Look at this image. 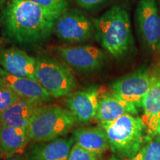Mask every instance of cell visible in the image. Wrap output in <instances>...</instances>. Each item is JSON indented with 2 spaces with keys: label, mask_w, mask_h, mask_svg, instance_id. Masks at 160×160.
<instances>
[{
  "label": "cell",
  "mask_w": 160,
  "mask_h": 160,
  "mask_svg": "<svg viewBox=\"0 0 160 160\" xmlns=\"http://www.w3.org/2000/svg\"><path fill=\"white\" fill-rule=\"evenodd\" d=\"M142 119L146 127L147 139L156 135L160 123V74H155L154 79L143 99Z\"/></svg>",
  "instance_id": "obj_14"
},
{
  "label": "cell",
  "mask_w": 160,
  "mask_h": 160,
  "mask_svg": "<svg viewBox=\"0 0 160 160\" xmlns=\"http://www.w3.org/2000/svg\"><path fill=\"white\" fill-rule=\"evenodd\" d=\"M76 122L68 109L57 105H42L32 116L26 131L31 142H47L65 135Z\"/></svg>",
  "instance_id": "obj_4"
},
{
  "label": "cell",
  "mask_w": 160,
  "mask_h": 160,
  "mask_svg": "<svg viewBox=\"0 0 160 160\" xmlns=\"http://www.w3.org/2000/svg\"><path fill=\"white\" fill-rule=\"evenodd\" d=\"M53 33L64 43L79 45L94 37L95 28L93 20L83 11L68 8L57 19Z\"/></svg>",
  "instance_id": "obj_6"
},
{
  "label": "cell",
  "mask_w": 160,
  "mask_h": 160,
  "mask_svg": "<svg viewBox=\"0 0 160 160\" xmlns=\"http://www.w3.org/2000/svg\"><path fill=\"white\" fill-rule=\"evenodd\" d=\"M52 51L73 71L81 73L99 71L107 60L102 50L91 45L54 46Z\"/></svg>",
  "instance_id": "obj_7"
},
{
  "label": "cell",
  "mask_w": 160,
  "mask_h": 160,
  "mask_svg": "<svg viewBox=\"0 0 160 160\" xmlns=\"http://www.w3.org/2000/svg\"><path fill=\"white\" fill-rule=\"evenodd\" d=\"M93 22L95 39L108 53L115 58L128 53L133 37L129 13L124 6H113Z\"/></svg>",
  "instance_id": "obj_2"
},
{
  "label": "cell",
  "mask_w": 160,
  "mask_h": 160,
  "mask_svg": "<svg viewBox=\"0 0 160 160\" xmlns=\"http://www.w3.org/2000/svg\"><path fill=\"white\" fill-rule=\"evenodd\" d=\"M30 142L26 128L2 125L0 131V159L4 160L23 154Z\"/></svg>",
  "instance_id": "obj_16"
},
{
  "label": "cell",
  "mask_w": 160,
  "mask_h": 160,
  "mask_svg": "<svg viewBox=\"0 0 160 160\" xmlns=\"http://www.w3.org/2000/svg\"><path fill=\"white\" fill-rule=\"evenodd\" d=\"M42 104L19 99L5 111L0 113V122L3 126L27 128L32 116Z\"/></svg>",
  "instance_id": "obj_18"
},
{
  "label": "cell",
  "mask_w": 160,
  "mask_h": 160,
  "mask_svg": "<svg viewBox=\"0 0 160 160\" xmlns=\"http://www.w3.org/2000/svg\"><path fill=\"white\" fill-rule=\"evenodd\" d=\"M0 84L11 90L21 99L43 105L52 99L51 96L36 79L10 74L1 68Z\"/></svg>",
  "instance_id": "obj_10"
},
{
  "label": "cell",
  "mask_w": 160,
  "mask_h": 160,
  "mask_svg": "<svg viewBox=\"0 0 160 160\" xmlns=\"http://www.w3.org/2000/svg\"><path fill=\"white\" fill-rule=\"evenodd\" d=\"M60 14L29 0H8L0 11L2 33L17 45H41L53 33Z\"/></svg>",
  "instance_id": "obj_1"
},
{
  "label": "cell",
  "mask_w": 160,
  "mask_h": 160,
  "mask_svg": "<svg viewBox=\"0 0 160 160\" xmlns=\"http://www.w3.org/2000/svg\"><path fill=\"white\" fill-rule=\"evenodd\" d=\"M99 96V88L94 86L73 91L66 97V107L74 117L76 121L88 122L96 119Z\"/></svg>",
  "instance_id": "obj_11"
},
{
  "label": "cell",
  "mask_w": 160,
  "mask_h": 160,
  "mask_svg": "<svg viewBox=\"0 0 160 160\" xmlns=\"http://www.w3.org/2000/svg\"><path fill=\"white\" fill-rule=\"evenodd\" d=\"M100 155L92 153L74 144L68 160H99Z\"/></svg>",
  "instance_id": "obj_22"
},
{
  "label": "cell",
  "mask_w": 160,
  "mask_h": 160,
  "mask_svg": "<svg viewBox=\"0 0 160 160\" xmlns=\"http://www.w3.org/2000/svg\"><path fill=\"white\" fill-rule=\"evenodd\" d=\"M35 79L52 98L67 97L77 86L73 69L59 57H38Z\"/></svg>",
  "instance_id": "obj_5"
},
{
  "label": "cell",
  "mask_w": 160,
  "mask_h": 160,
  "mask_svg": "<svg viewBox=\"0 0 160 160\" xmlns=\"http://www.w3.org/2000/svg\"><path fill=\"white\" fill-rule=\"evenodd\" d=\"M76 145L101 156L109 148L107 136L101 127L79 128L73 131Z\"/></svg>",
  "instance_id": "obj_17"
},
{
  "label": "cell",
  "mask_w": 160,
  "mask_h": 160,
  "mask_svg": "<svg viewBox=\"0 0 160 160\" xmlns=\"http://www.w3.org/2000/svg\"><path fill=\"white\" fill-rule=\"evenodd\" d=\"M108 0H75L78 5L85 11H91L105 4Z\"/></svg>",
  "instance_id": "obj_23"
},
{
  "label": "cell",
  "mask_w": 160,
  "mask_h": 160,
  "mask_svg": "<svg viewBox=\"0 0 160 160\" xmlns=\"http://www.w3.org/2000/svg\"><path fill=\"white\" fill-rule=\"evenodd\" d=\"M19 99H21L11 90L0 84V113L5 111Z\"/></svg>",
  "instance_id": "obj_21"
},
{
  "label": "cell",
  "mask_w": 160,
  "mask_h": 160,
  "mask_svg": "<svg viewBox=\"0 0 160 160\" xmlns=\"http://www.w3.org/2000/svg\"><path fill=\"white\" fill-rule=\"evenodd\" d=\"M154 77L155 73L148 70H137L113 82L110 86L111 92L139 111Z\"/></svg>",
  "instance_id": "obj_8"
},
{
  "label": "cell",
  "mask_w": 160,
  "mask_h": 160,
  "mask_svg": "<svg viewBox=\"0 0 160 160\" xmlns=\"http://www.w3.org/2000/svg\"><path fill=\"white\" fill-rule=\"evenodd\" d=\"M108 160H121V159H119V158H118L116 155H113V156H112V157L110 158Z\"/></svg>",
  "instance_id": "obj_28"
},
{
  "label": "cell",
  "mask_w": 160,
  "mask_h": 160,
  "mask_svg": "<svg viewBox=\"0 0 160 160\" xmlns=\"http://www.w3.org/2000/svg\"><path fill=\"white\" fill-rule=\"evenodd\" d=\"M4 160H27V159H26V157L25 156H23L22 154H18Z\"/></svg>",
  "instance_id": "obj_24"
},
{
  "label": "cell",
  "mask_w": 160,
  "mask_h": 160,
  "mask_svg": "<svg viewBox=\"0 0 160 160\" xmlns=\"http://www.w3.org/2000/svg\"><path fill=\"white\" fill-rule=\"evenodd\" d=\"M154 137H157L160 138V123H159V126H158L157 130V133H156V135L154 136Z\"/></svg>",
  "instance_id": "obj_27"
},
{
  "label": "cell",
  "mask_w": 160,
  "mask_h": 160,
  "mask_svg": "<svg viewBox=\"0 0 160 160\" xmlns=\"http://www.w3.org/2000/svg\"><path fill=\"white\" fill-rule=\"evenodd\" d=\"M137 31L143 45L151 51L160 48V16L156 0H139L135 11Z\"/></svg>",
  "instance_id": "obj_9"
},
{
  "label": "cell",
  "mask_w": 160,
  "mask_h": 160,
  "mask_svg": "<svg viewBox=\"0 0 160 160\" xmlns=\"http://www.w3.org/2000/svg\"><path fill=\"white\" fill-rule=\"evenodd\" d=\"M2 125L1 122H0V131H1V128H2Z\"/></svg>",
  "instance_id": "obj_29"
},
{
  "label": "cell",
  "mask_w": 160,
  "mask_h": 160,
  "mask_svg": "<svg viewBox=\"0 0 160 160\" xmlns=\"http://www.w3.org/2000/svg\"><path fill=\"white\" fill-rule=\"evenodd\" d=\"M8 0H0V11L3 8V7L6 5Z\"/></svg>",
  "instance_id": "obj_26"
},
{
  "label": "cell",
  "mask_w": 160,
  "mask_h": 160,
  "mask_svg": "<svg viewBox=\"0 0 160 160\" xmlns=\"http://www.w3.org/2000/svg\"><path fill=\"white\" fill-rule=\"evenodd\" d=\"M129 160H143V157H142V151H140L134 157H133L132 159H129Z\"/></svg>",
  "instance_id": "obj_25"
},
{
  "label": "cell",
  "mask_w": 160,
  "mask_h": 160,
  "mask_svg": "<svg viewBox=\"0 0 160 160\" xmlns=\"http://www.w3.org/2000/svg\"><path fill=\"white\" fill-rule=\"evenodd\" d=\"M139 110L134 105L120 99L113 93H105L99 96L96 119L99 123L112 122L122 116L137 115Z\"/></svg>",
  "instance_id": "obj_15"
},
{
  "label": "cell",
  "mask_w": 160,
  "mask_h": 160,
  "mask_svg": "<svg viewBox=\"0 0 160 160\" xmlns=\"http://www.w3.org/2000/svg\"><path fill=\"white\" fill-rule=\"evenodd\" d=\"M74 139L62 138L42 142H35L29 148L27 160H68L71 150L74 145Z\"/></svg>",
  "instance_id": "obj_13"
},
{
  "label": "cell",
  "mask_w": 160,
  "mask_h": 160,
  "mask_svg": "<svg viewBox=\"0 0 160 160\" xmlns=\"http://www.w3.org/2000/svg\"><path fill=\"white\" fill-rule=\"evenodd\" d=\"M146 142L141 150L143 160H160V138L153 137Z\"/></svg>",
  "instance_id": "obj_19"
},
{
  "label": "cell",
  "mask_w": 160,
  "mask_h": 160,
  "mask_svg": "<svg viewBox=\"0 0 160 160\" xmlns=\"http://www.w3.org/2000/svg\"><path fill=\"white\" fill-rule=\"evenodd\" d=\"M49 11L62 13L70 8L71 0H29Z\"/></svg>",
  "instance_id": "obj_20"
},
{
  "label": "cell",
  "mask_w": 160,
  "mask_h": 160,
  "mask_svg": "<svg viewBox=\"0 0 160 160\" xmlns=\"http://www.w3.org/2000/svg\"><path fill=\"white\" fill-rule=\"evenodd\" d=\"M0 68L10 74L36 79L37 58L19 48L0 45Z\"/></svg>",
  "instance_id": "obj_12"
},
{
  "label": "cell",
  "mask_w": 160,
  "mask_h": 160,
  "mask_svg": "<svg viewBox=\"0 0 160 160\" xmlns=\"http://www.w3.org/2000/svg\"><path fill=\"white\" fill-rule=\"evenodd\" d=\"M105 131L109 147L117 157L131 159L143 148L147 139L142 118L127 113L112 122L99 123Z\"/></svg>",
  "instance_id": "obj_3"
}]
</instances>
